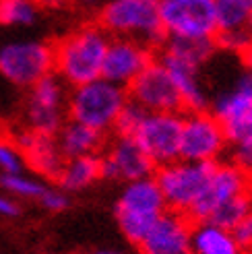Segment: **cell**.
<instances>
[{
    "label": "cell",
    "mask_w": 252,
    "mask_h": 254,
    "mask_svg": "<svg viewBox=\"0 0 252 254\" xmlns=\"http://www.w3.org/2000/svg\"><path fill=\"white\" fill-rule=\"evenodd\" d=\"M0 184H2L4 192L15 196V198H40V194L44 192L46 184L42 182L40 176H27L25 172L21 174H2V180H0Z\"/></svg>",
    "instance_id": "484cf974"
},
{
    "label": "cell",
    "mask_w": 252,
    "mask_h": 254,
    "mask_svg": "<svg viewBox=\"0 0 252 254\" xmlns=\"http://www.w3.org/2000/svg\"><path fill=\"white\" fill-rule=\"evenodd\" d=\"M250 211H252V188L242 194L234 196V198H230V200H225L223 205H219L215 211H213L211 217L205 221H213V223L225 227V230H234Z\"/></svg>",
    "instance_id": "d4e9b609"
},
{
    "label": "cell",
    "mask_w": 252,
    "mask_h": 254,
    "mask_svg": "<svg viewBox=\"0 0 252 254\" xmlns=\"http://www.w3.org/2000/svg\"><path fill=\"white\" fill-rule=\"evenodd\" d=\"M0 170H2V174H21L27 170L25 157L19 145L15 143V138L0 136Z\"/></svg>",
    "instance_id": "83f0119b"
},
{
    "label": "cell",
    "mask_w": 252,
    "mask_h": 254,
    "mask_svg": "<svg viewBox=\"0 0 252 254\" xmlns=\"http://www.w3.org/2000/svg\"><path fill=\"white\" fill-rule=\"evenodd\" d=\"M215 40L213 37H166L161 44V52H168L180 60L203 68L215 54Z\"/></svg>",
    "instance_id": "7402d4cb"
},
{
    "label": "cell",
    "mask_w": 252,
    "mask_h": 254,
    "mask_svg": "<svg viewBox=\"0 0 252 254\" xmlns=\"http://www.w3.org/2000/svg\"><path fill=\"white\" fill-rule=\"evenodd\" d=\"M37 200H40V205L44 209H48V211H64L70 205L66 190L52 188V186H46L44 192L40 194V198H37Z\"/></svg>",
    "instance_id": "4dcf8cb0"
},
{
    "label": "cell",
    "mask_w": 252,
    "mask_h": 254,
    "mask_svg": "<svg viewBox=\"0 0 252 254\" xmlns=\"http://www.w3.org/2000/svg\"><path fill=\"white\" fill-rule=\"evenodd\" d=\"M56 143L62 151V155L68 157H81V155H97L106 145V132L91 128L79 120H64L58 128Z\"/></svg>",
    "instance_id": "ac0fdd59"
},
{
    "label": "cell",
    "mask_w": 252,
    "mask_h": 254,
    "mask_svg": "<svg viewBox=\"0 0 252 254\" xmlns=\"http://www.w3.org/2000/svg\"><path fill=\"white\" fill-rule=\"evenodd\" d=\"M213 166L215 161H188L178 157L176 161L155 168L153 178L166 198L168 209L180 213L190 211L198 194L203 192Z\"/></svg>",
    "instance_id": "5b68a950"
},
{
    "label": "cell",
    "mask_w": 252,
    "mask_h": 254,
    "mask_svg": "<svg viewBox=\"0 0 252 254\" xmlns=\"http://www.w3.org/2000/svg\"><path fill=\"white\" fill-rule=\"evenodd\" d=\"M250 190V176L246 170H242L236 163H217L213 166L209 180L203 188V192L198 194V198L194 200V205L190 207L186 215L192 221H205L209 219L213 211L219 205H223L225 200H230L238 194Z\"/></svg>",
    "instance_id": "8fae6325"
},
{
    "label": "cell",
    "mask_w": 252,
    "mask_h": 254,
    "mask_svg": "<svg viewBox=\"0 0 252 254\" xmlns=\"http://www.w3.org/2000/svg\"><path fill=\"white\" fill-rule=\"evenodd\" d=\"M155 168L157 166L147 157L136 138L126 134H116L114 141L99 155V174L106 180L132 182L138 178L153 176Z\"/></svg>",
    "instance_id": "4fadbf2b"
},
{
    "label": "cell",
    "mask_w": 252,
    "mask_h": 254,
    "mask_svg": "<svg viewBox=\"0 0 252 254\" xmlns=\"http://www.w3.org/2000/svg\"><path fill=\"white\" fill-rule=\"evenodd\" d=\"M15 143L19 145L25 157V166L33 170L35 176L56 180L66 157L62 155L54 134H44L31 128H25L23 132H17Z\"/></svg>",
    "instance_id": "2e32d148"
},
{
    "label": "cell",
    "mask_w": 252,
    "mask_h": 254,
    "mask_svg": "<svg viewBox=\"0 0 252 254\" xmlns=\"http://www.w3.org/2000/svg\"><path fill=\"white\" fill-rule=\"evenodd\" d=\"M40 17L37 0H0V25L2 27H31Z\"/></svg>",
    "instance_id": "cb8c5ba5"
},
{
    "label": "cell",
    "mask_w": 252,
    "mask_h": 254,
    "mask_svg": "<svg viewBox=\"0 0 252 254\" xmlns=\"http://www.w3.org/2000/svg\"><path fill=\"white\" fill-rule=\"evenodd\" d=\"M37 2H40V6H62L64 0H37Z\"/></svg>",
    "instance_id": "d590c367"
},
{
    "label": "cell",
    "mask_w": 252,
    "mask_h": 254,
    "mask_svg": "<svg viewBox=\"0 0 252 254\" xmlns=\"http://www.w3.org/2000/svg\"><path fill=\"white\" fill-rule=\"evenodd\" d=\"M248 176H250V188H252V172H250V174H248Z\"/></svg>",
    "instance_id": "f35d334b"
},
{
    "label": "cell",
    "mask_w": 252,
    "mask_h": 254,
    "mask_svg": "<svg viewBox=\"0 0 252 254\" xmlns=\"http://www.w3.org/2000/svg\"><path fill=\"white\" fill-rule=\"evenodd\" d=\"M145 114H147V112H145L141 106L128 99V101L124 104V108L120 110L116 122H114V130H116V134L132 136V134L136 132L138 126H141V122H143V118H145Z\"/></svg>",
    "instance_id": "f1b7e54d"
},
{
    "label": "cell",
    "mask_w": 252,
    "mask_h": 254,
    "mask_svg": "<svg viewBox=\"0 0 252 254\" xmlns=\"http://www.w3.org/2000/svg\"><path fill=\"white\" fill-rule=\"evenodd\" d=\"M99 155H81V157H68L64 159L58 174V184L66 192H77L87 186H91L95 180H99Z\"/></svg>",
    "instance_id": "44dd1931"
},
{
    "label": "cell",
    "mask_w": 252,
    "mask_h": 254,
    "mask_svg": "<svg viewBox=\"0 0 252 254\" xmlns=\"http://www.w3.org/2000/svg\"><path fill=\"white\" fill-rule=\"evenodd\" d=\"M93 254H120V252H114V250H97Z\"/></svg>",
    "instance_id": "8d00e7d4"
},
{
    "label": "cell",
    "mask_w": 252,
    "mask_h": 254,
    "mask_svg": "<svg viewBox=\"0 0 252 254\" xmlns=\"http://www.w3.org/2000/svg\"><path fill=\"white\" fill-rule=\"evenodd\" d=\"M223 128L225 134H228V143L232 145L238 141H244V138H252V106L232 122L223 124Z\"/></svg>",
    "instance_id": "f546056e"
},
{
    "label": "cell",
    "mask_w": 252,
    "mask_h": 254,
    "mask_svg": "<svg viewBox=\"0 0 252 254\" xmlns=\"http://www.w3.org/2000/svg\"><path fill=\"white\" fill-rule=\"evenodd\" d=\"M66 83L56 72L29 87L25 99V124L44 134H56L66 116Z\"/></svg>",
    "instance_id": "52a82bcc"
},
{
    "label": "cell",
    "mask_w": 252,
    "mask_h": 254,
    "mask_svg": "<svg viewBox=\"0 0 252 254\" xmlns=\"http://www.w3.org/2000/svg\"><path fill=\"white\" fill-rule=\"evenodd\" d=\"M159 62L166 66L176 89H178V95L182 99V108L186 112L207 110L209 95H207L203 81H200V66L190 64V62H186V60H180L168 52H161Z\"/></svg>",
    "instance_id": "e0dca14e"
},
{
    "label": "cell",
    "mask_w": 252,
    "mask_h": 254,
    "mask_svg": "<svg viewBox=\"0 0 252 254\" xmlns=\"http://www.w3.org/2000/svg\"><path fill=\"white\" fill-rule=\"evenodd\" d=\"M240 254H252V248H250V250H242Z\"/></svg>",
    "instance_id": "74e56055"
},
{
    "label": "cell",
    "mask_w": 252,
    "mask_h": 254,
    "mask_svg": "<svg viewBox=\"0 0 252 254\" xmlns=\"http://www.w3.org/2000/svg\"><path fill=\"white\" fill-rule=\"evenodd\" d=\"M54 72V50L46 42H8L0 48V74L17 87H31Z\"/></svg>",
    "instance_id": "8992f818"
},
{
    "label": "cell",
    "mask_w": 252,
    "mask_h": 254,
    "mask_svg": "<svg viewBox=\"0 0 252 254\" xmlns=\"http://www.w3.org/2000/svg\"><path fill=\"white\" fill-rule=\"evenodd\" d=\"M234 163L246 170L248 174L252 172V138L234 143Z\"/></svg>",
    "instance_id": "1f68e13d"
},
{
    "label": "cell",
    "mask_w": 252,
    "mask_h": 254,
    "mask_svg": "<svg viewBox=\"0 0 252 254\" xmlns=\"http://www.w3.org/2000/svg\"><path fill=\"white\" fill-rule=\"evenodd\" d=\"M215 46L225 52L242 54L252 42V27H236V29H219L215 33Z\"/></svg>",
    "instance_id": "4316f807"
},
{
    "label": "cell",
    "mask_w": 252,
    "mask_h": 254,
    "mask_svg": "<svg viewBox=\"0 0 252 254\" xmlns=\"http://www.w3.org/2000/svg\"><path fill=\"white\" fill-rule=\"evenodd\" d=\"M128 99L138 104L145 112H182V99L178 95L170 72L159 60L138 74V77L126 87Z\"/></svg>",
    "instance_id": "7c38bea8"
},
{
    "label": "cell",
    "mask_w": 252,
    "mask_h": 254,
    "mask_svg": "<svg viewBox=\"0 0 252 254\" xmlns=\"http://www.w3.org/2000/svg\"><path fill=\"white\" fill-rule=\"evenodd\" d=\"M192 219L186 213L166 209L141 240L143 254H190Z\"/></svg>",
    "instance_id": "9a60e30c"
},
{
    "label": "cell",
    "mask_w": 252,
    "mask_h": 254,
    "mask_svg": "<svg viewBox=\"0 0 252 254\" xmlns=\"http://www.w3.org/2000/svg\"><path fill=\"white\" fill-rule=\"evenodd\" d=\"M159 17L168 37H215L213 0H159Z\"/></svg>",
    "instance_id": "ba28073f"
},
{
    "label": "cell",
    "mask_w": 252,
    "mask_h": 254,
    "mask_svg": "<svg viewBox=\"0 0 252 254\" xmlns=\"http://www.w3.org/2000/svg\"><path fill=\"white\" fill-rule=\"evenodd\" d=\"M99 27L112 37H130L149 48L166 42L159 0H108L99 12Z\"/></svg>",
    "instance_id": "7a4b0ae2"
},
{
    "label": "cell",
    "mask_w": 252,
    "mask_h": 254,
    "mask_svg": "<svg viewBox=\"0 0 252 254\" xmlns=\"http://www.w3.org/2000/svg\"><path fill=\"white\" fill-rule=\"evenodd\" d=\"M228 145L223 124L209 110L188 112L182 116L180 157L188 161H217Z\"/></svg>",
    "instance_id": "9c48e42d"
},
{
    "label": "cell",
    "mask_w": 252,
    "mask_h": 254,
    "mask_svg": "<svg viewBox=\"0 0 252 254\" xmlns=\"http://www.w3.org/2000/svg\"><path fill=\"white\" fill-rule=\"evenodd\" d=\"M232 230L213 223V221H196L190 234V254H240Z\"/></svg>",
    "instance_id": "ffe728a7"
},
{
    "label": "cell",
    "mask_w": 252,
    "mask_h": 254,
    "mask_svg": "<svg viewBox=\"0 0 252 254\" xmlns=\"http://www.w3.org/2000/svg\"><path fill=\"white\" fill-rule=\"evenodd\" d=\"M153 60V48L147 44L130 37H110L102 77L120 87H128Z\"/></svg>",
    "instance_id": "5bb4252c"
},
{
    "label": "cell",
    "mask_w": 252,
    "mask_h": 254,
    "mask_svg": "<svg viewBox=\"0 0 252 254\" xmlns=\"http://www.w3.org/2000/svg\"><path fill=\"white\" fill-rule=\"evenodd\" d=\"M180 134L182 112H147L132 136L159 168L180 157Z\"/></svg>",
    "instance_id": "30bf717a"
},
{
    "label": "cell",
    "mask_w": 252,
    "mask_h": 254,
    "mask_svg": "<svg viewBox=\"0 0 252 254\" xmlns=\"http://www.w3.org/2000/svg\"><path fill=\"white\" fill-rule=\"evenodd\" d=\"M110 35L99 25H85L64 35L52 46L54 72L70 87L89 83L102 77L104 58L108 52Z\"/></svg>",
    "instance_id": "6da1fadb"
},
{
    "label": "cell",
    "mask_w": 252,
    "mask_h": 254,
    "mask_svg": "<svg viewBox=\"0 0 252 254\" xmlns=\"http://www.w3.org/2000/svg\"><path fill=\"white\" fill-rule=\"evenodd\" d=\"M126 101H128L126 87L97 77L89 83L72 87L66 99V114L72 120L106 132L114 128V122Z\"/></svg>",
    "instance_id": "3957f363"
},
{
    "label": "cell",
    "mask_w": 252,
    "mask_h": 254,
    "mask_svg": "<svg viewBox=\"0 0 252 254\" xmlns=\"http://www.w3.org/2000/svg\"><path fill=\"white\" fill-rule=\"evenodd\" d=\"M166 209V198L153 176L126 182L116 202V219L120 232L128 242L138 246L151 230V225L159 219V215Z\"/></svg>",
    "instance_id": "277c9868"
},
{
    "label": "cell",
    "mask_w": 252,
    "mask_h": 254,
    "mask_svg": "<svg viewBox=\"0 0 252 254\" xmlns=\"http://www.w3.org/2000/svg\"><path fill=\"white\" fill-rule=\"evenodd\" d=\"M19 202L10 194H0V217H17L19 215Z\"/></svg>",
    "instance_id": "836d02e7"
},
{
    "label": "cell",
    "mask_w": 252,
    "mask_h": 254,
    "mask_svg": "<svg viewBox=\"0 0 252 254\" xmlns=\"http://www.w3.org/2000/svg\"><path fill=\"white\" fill-rule=\"evenodd\" d=\"M219 29L252 27V0H213Z\"/></svg>",
    "instance_id": "603a6c76"
},
{
    "label": "cell",
    "mask_w": 252,
    "mask_h": 254,
    "mask_svg": "<svg viewBox=\"0 0 252 254\" xmlns=\"http://www.w3.org/2000/svg\"><path fill=\"white\" fill-rule=\"evenodd\" d=\"M252 106V72L244 66L238 77L211 101V114L221 124H228Z\"/></svg>",
    "instance_id": "d6986e66"
},
{
    "label": "cell",
    "mask_w": 252,
    "mask_h": 254,
    "mask_svg": "<svg viewBox=\"0 0 252 254\" xmlns=\"http://www.w3.org/2000/svg\"><path fill=\"white\" fill-rule=\"evenodd\" d=\"M232 234H234L238 246H240L242 250H250L252 248V211L234 227Z\"/></svg>",
    "instance_id": "d6a6232c"
},
{
    "label": "cell",
    "mask_w": 252,
    "mask_h": 254,
    "mask_svg": "<svg viewBox=\"0 0 252 254\" xmlns=\"http://www.w3.org/2000/svg\"><path fill=\"white\" fill-rule=\"evenodd\" d=\"M242 62H244V66L252 72V42H250V46L242 52Z\"/></svg>",
    "instance_id": "e575fe53"
}]
</instances>
